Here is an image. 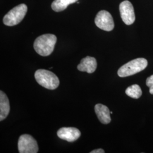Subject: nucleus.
Returning a JSON list of instances; mask_svg holds the SVG:
<instances>
[{
  "label": "nucleus",
  "mask_w": 153,
  "mask_h": 153,
  "mask_svg": "<svg viewBox=\"0 0 153 153\" xmlns=\"http://www.w3.org/2000/svg\"><path fill=\"white\" fill-rule=\"evenodd\" d=\"M57 38L53 34H44L36 39L33 43V48L39 55L48 56L51 55L55 48Z\"/></svg>",
  "instance_id": "obj_1"
},
{
  "label": "nucleus",
  "mask_w": 153,
  "mask_h": 153,
  "mask_svg": "<svg viewBox=\"0 0 153 153\" xmlns=\"http://www.w3.org/2000/svg\"><path fill=\"white\" fill-rule=\"evenodd\" d=\"M148 61L144 58H138L133 60L118 70L117 74L120 77L131 76L143 71L148 66Z\"/></svg>",
  "instance_id": "obj_2"
},
{
  "label": "nucleus",
  "mask_w": 153,
  "mask_h": 153,
  "mask_svg": "<svg viewBox=\"0 0 153 153\" xmlns=\"http://www.w3.org/2000/svg\"><path fill=\"white\" fill-rule=\"evenodd\" d=\"M36 81L43 88L49 90H54L58 88L60 81L56 75L52 71L39 69L35 73Z\"/></svg>",
  "instance_id": "obj_3"
},
{
  "label": "nucleus",
  "mask_w": 153,
  "mask_h": 153,
  "mask_svg": "<svg viewBox=\"0 0 153 153\" xmlns=\"http://www.w3.org/2000/svg\"><path fill=\"white\" fill-rule=\"evenodd\" d=\"M27 11V6L22 4L12 9L4 17L3 22L8 26H13L19 24L25 18Z\"/></svg>",
  "instance_id": "obj_4"
},
{
  "label": "nucleus",
  "mask_w": 153,
  "mask_h": 153,
  "mask_svg": "<svg viewBox=\"0 0 153 153\" xmlns=\"http://www.w3.org/2000/svg\"><path fill=\"white\" fill-rule=\"evenodd\" d=\"M18 150L20 153H36L39 147L36 141L30 134L21 136L18 142Z\"/></svg>",
  "instance_id": "obj_5"
},
{
  "label": "nucleus",
  "mask_w": 153,
  "mask_h": 153,
  "mask_svg": "<svg viewBox=\"0 0 153 153\" xmlns=\"http://www.w3.org/2000/svg\"><path fill=\"white\" fill-rule=\"evenodd\" d=\"M95 23L98 27L106 31H112L115 26L112 16L106 10L99 12L95 18Z\"/></svg>",
  "instance_id": "obj_6"
},
{
  "label": "nucleus",
  "mask_w": 153,
  "mask_h": 153,
  "mask_svg": "<svg viewBox=\"0 0 153 153\" xmlns=\"http://www.w3.org/2000/svg\"><path fill=\"white\" fill-rule=\"evenodd\" d=\"M121 17L126 25H132L136 19L134 10L133 5L129 1H123L119 6Z\"/></svg>",
  "instance_id": "obj_7"
},
{
  "label": "nucleus",
  "mask_w": 153,
  "mask_h": 153,
  "mask_svg": "<svg viewBox=\"0 0 153 153\" xmlns=\"http://www.w3.org/2000/svg\"><path fill=\"white\" fill-rule=\"evenodd\" d=\"M57 136L68 142H74L81 136V131L76 128L63 127L57 131Z\"/></svg>",
  "instance_id": "obj_8"
},
{
  "label": "nucleus",
  "mask_w": 153,
  "mask_h": 153,
  "mask_svg": "<svg viewBox=\"0 0 153 153\" xmlns=\"http://www.w3.org/2000/svg\"><path fill=\"white\" fill-rule=\"evenodd\" d=\"M97 68V62L96 59L90 56H87L82 59L81 63L78 65V71L87 72L88 73H93Z\"/></svg>",
  "instance_id": "obj_9"
},
{
  "label": "nucleus",
  "mask_w": 153,
  "mask_h": 153,
  "mask_svg": "<svg viewBox=\"0 0 153 153\" xmlns=\"http://www.w3.org/2000/svg\"><path fill=\"white\" fill-rule=\"evenodd\" d=\"M94 109L99 120L102 124H109L111 121V112L107 106L103 104H97L95 105Z\"/></svg>",
  "instance_id": "obj_10"
},
{
  "label": "nucleus",
  "mask_w": 153,
  "mask_h": 153,
  "mask_svg": "<svg viewBox=\"0 0 153 153\" xmlns=\"http://www.w3.org/2000/svg\"><path fill=\"white\" fill-rule=\"evenodd\" d=\"M10 112V103L7 95L0 91V121L5 119Z\"/></svg>",
  "instance_id": "obj_11"
},
{
  "label": "nucleus",
  "mask_w": 153,
  "mask_h": 153,
  "mask_svg": "<svg viewBox=\"0 0 153 153\" xmlns=\"http://www.w3.org/2000/svg\"><path fill=\"white\" fill-rule=\"evenodd\" d=\"M77 1L78 0H54L51 5V7L54 11L60 12L64 10L69 5Z\"/></svg>",
  "instance_id": "obj_12"
},
{
  "label": "nucleus",
  "mask_w": 153,
  "mask_h": 153,
  "mask_svg": "<svg viewBox=\"0 0 153 153\" xmlns=\"http://www.w3.org/2000/svg\"><path fill=\"white\" fill-rule=\"evenodd\" d=\"M126 94L132 98L138 99L142 95V90L138 85H133L126 89Z\"/></svg>",
  "instance_id": "obj_13"
},
{
  "label": "nucleus",
  "mask_w": 153,
  "mask_h": 153,
  "mask_svg": "<svg viewBox=\"0 0 153 153\" xmlns=\"http://www.w3.org/2000/svg\"><path fill=\"white\" fill-rule=\"evenodd\" d=\"M146 83L149 88V92L151 94H153V75L148 77Z\"/></svg>",
  "instance_id": "obj_14"
},
{
  "label": "nucleus",
  "mask_w": 153,
  "mask_h": 153,
  "mask_svg": "<svg viewBox=\"0 0 153 153\" xmlns=\"http://www.w3.org/2000/svg\"><path fill=\"white\" fill-rule=\"evenodd\" d=\"M105 152L104 150L102 149H96V150H94L93 151L90 152V153H104Z\"/></svg>",
  "instance_id": "obj_15"
},
{
  "label": "nucleus",
  "mask_w": 153,
  "mask_h": 153,
  "mask_svg": "<svg viewBox=\"0 0 153 153\" xmlns=\"http://www.w3.org/2000/svg\"><path fill=\"white\" fill-rule=\"evenodd\" d=\"M111 112V114H113V112H112V111H111V112Z\"/></svg>",
  "instance_id": "obj_16"
}]
</instances>
